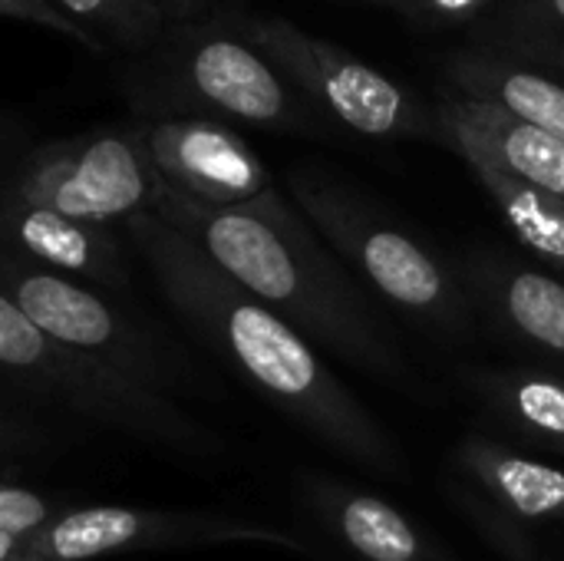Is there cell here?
Here are the masks:
<instances>
[{"label":"cell","mask_w":564,"mask_h":561,"mask_svg":"<svg viewBox=\"0 0 564 561\" xmlns=\"http://www.w3.org/2000/svg\"><path fill=\"white\" fill-rule=\"evenodd\" d=\"M122 235L142 255L175 317L268 407L357 470L383 483L413 479L410 453L304 334L152 212L126 218Z\"/></svg>","instance_id":"1"},{"label":"cell","mask_w":564,"mask_h":561,"mask_svg":"<svg viewBox=\"0 0 564 561\" xmlns=\"http://www.w3.org/2000/svg\"><path fill=\"white\" fill-rule=\"evenodd\" d=\"M149 212L182 231L208 261L284 317L321 354L400 393L420 390L410 357L360 281L278 188L245 205L215 208L159 182Z\"/></svg>","instance_id":"2"},{"label":"cell","mask_w":564,"mask_h":561,"mask_svg":"<svg viewBox=\"0 0 564 561\" xmlns=\"http://www.w3.org/2000/svg\"><path fill=\"white\" fill-rule=\"evenodd\" d=\"M288 188L364 291H373L433 341L469 344L479 334V314L459 265L380 198L321 165L291 169Z\"/></svg>","instance_id":"3"},{"label":"cell","mask_w":564,"mask_h":561,"mask_svg":"<svg viewBox=\"0 0 564 561\" xmlns=\"http://www.w3.org/2000/svg\"><path fill=\"white\" fill-rule=\"evenodd\" d=\"M119 76L135 119L205 116L294 136L330 129L324 112L235 26L231 10L175 26L149 53L122 60Z\"/></svg>","instance_id":"4"},{"label":"cell","mask_w":564,"mask_h":561,"mask_svg":"<svg viewBox=\"0 0 564 561\" xmlns=\"http://www.w3.org/2000/svg\"><path fill=\"white\" fill-rule=\"evenodd\" d=\"M0 374L36 393L56 397V403L106 430L198 460L225 456V440L172 397H162L116 374L102 360L53 341L7 294H0Z\"/></svg>","instance_id":"5"},{"label":"cell","mask_w":564,"mask_h":561,"mask_svg":"<svg viewBox=\"0 0 564 561\" xmlns=\"http://www.w3.org/2000/svg\"><path fill=\"white\" fill-rule=\"evenodd\" d=\"M0 294L53 341L102 360L162 397L175 400L178 393L202 390V377L185 350L93 284L36 268L0 248Z\"/></svg>","instance_id":"6"},{"label":"cell","mask_w":564,"mask_h":561,"mask_svg":"<svg viewBox=\"0 0 564 561\" xmlns=\"http://www.w3.org/2000/svg\"><path fill=\"white\" fill-rule=\"evenodd\" d=\"M235 26L304 93L327 122L367 139H440L436 106L410 86L357 60L330 40L311 36L284 17L231 10Z\"/></svg>","instance_id":"7"},{"label":"cell","mask_w":564,"mask_h":561,"mask_svg":"<svg viewBox=\"0 0 564 561\" xmlns=\"http://www.w3.org/2000/svg\"><path fill=\"white\" fill-rule=\"evenodd\" d=\"M155 188L159 175L142 149L135 119L30 145L0 172L3 202L50 208L96 225H122L149 212Z\"/></svg>","instance_id":"8"},{"label":"cell","mask_w":564,"mask_h":561,"mask_svg":"<svg viewBox=\"0 0 564 561\" xmlns=\"http://www.w3.org/2000/svg\"><path fill=\"white\" fill-rule=\"evenodd\" d=\"M274 546L294 555L314 549L278 526L248 522L221 513L185 509H139V506H73L43 532L33 536L30 555L36 561H96L132 552L198 549V546Z\"/></svg>","instance_id":"9"},{"label":"cell","mask_w":564,"mask_h":561,"mask_svg":"<svg viewBox=\"0 0 564 561\" xmlns=\"http://www.w3.org/2000/svg\"><path fill=\"white\" fill-rule=\"evenodd\" d=\"M463 281L489 331L535 367L564 374V281L502 248H469L459 261Z\"/></svg>","instance_id":"10"},{"label":"cell","mask_w":564,"mask_h":561,"mask_svg":"<svg viewBox=\"0 0 564 561\" xmlns=\"http://www.w3.org/2000/svg\"><path fill=\"white\" fill-rule=\"evenodd\" d=\"M135 129L159 182L192 202L228 208L274 188L261 155L228 122L205 116H165L135 119Z\"/></svg>","instance_id":"11"},{"label":"cell","mask_w":564,"mask_h":561,"mask_svg":"<svg viewBox=\"0 0 564 561\" xmlns=\"http://www.w3.org/2000/svg\"><path fill=\"white\" fill-rule=\"evenodd\" d=\"M297 499L354 561H459L449 546L390 499L324 473H301Z\"/></svg>","instance_id":"12"},{"label":"cell","mask_w":564,"mask_h":561,"mask_svg":"<svg viewBox=\"0 0 564 561\" xmlns=\"http://www.w3.org/2000/svg\"><path fill=\"white\" fill-rule=\"evenodd\" d=\"M436 142L453 149L463 162H486L564 198V139L558 136L459 93H446L436 103Z\"/></svg>","instance_id":"13"},{"label":"cell","mask_w":564,"mask_h":561,"mask_svg":"<svg viewBox=\"0 0 564 561\" xmlns=\"http://www.w3.org/2000/svg\"><path fill=\"white\" fill-rule=\"evenodd\" d=\"M0 248L99 291L129 294L132 288V271L112 225L79 222L50 208L0 198Z\"/></svg>","instance_id":"14"},{"label":"cell","mask_w":564,"mask_h":561,"mask_svg":"<svg viewBox=\"0 0 564 561\" xmlns=\"http://www.w3.org/2000/svg\"><path fill=\"white\" fill-rule=\"evenodd\" d=\"M449 463L456 479L479 489L525 529L564 532V466L482 433L463 436Z\"/></svg>","instance_id":"15"},{"label":"cell","mask_w":564,"mask_h":561,"mask_svg":"<svg viewBox=\"0 0 564 561\" xmlns=\"http://www.w3.org/2000/svg\"><path fill=\"white\" fill-rule=\"evenodd\" d=\"M466 393L509 433L564 460V374L545 367H459Z\"/></svg>","instance_id":"16"},{"label":"cell","mask_w":564,"mask_h":561,"mask_svg":"<svg viewBox=\"0 0 564 561\" xmlns=\"http://www.w3.org/2000/svg\"><path fill=\"white\" fill-rule=\"evenodd\" d=\"M449 93L492 103L552 136L564 139V73L522 63L509 53L473 46L446 63Z\"/></svg>","instance_id":"17"},{"label":"cell","mask_w":564,"mask_h":561,"mask_svg":"<svg viewBox=\"0 0 564 561\" xmlns=\"http://www.w3.org/2000/svg\"><path fill=\"white\" fill-rule=\"evenodd\" d=\"M479 185L489 192L496 208L502 212L506 225L525 245L535 261L555 268L564 274V198L555 192L535 188L529 182H519L486 162H466Z\"/></svg>","instance_id":"18"},{"label":"cell","mask_w":564,"mask_h":561,"mask_svg":"<svg viewBox=\"0 0 564 561\" xmlns=\"http://www.w3.org/2000/svg\"><path fill=\"white\" fill-rule=\"evenodd\" d=\"M476 43L564 73V0H502L482 20Z\"/></svg>","instance_id":"19"},{"label":"cell","mask_w":564,"mask_h":561,"mask_svg":"<svg viewBox=\"0 0 564 561\" xmlns=\"http://www.w3.org/2000/svg\"><path fill=\"white\" fill-rule=\"evenodd\" d=\"M449 499L466 516V522L492 546L506 561H552L542 539H535L532 529L516 522L509 513H502L492 499H486L479 489H473L463 479H449Z\"/></svg>","instance_id":"20"},{"label":"cell","mask_w":564,"mask_h":561,"mask_svg":"<svg viewBox=\"0 0 564 561\" xmlns=\"http://www.w3.org/2000/svg\"><path fill=\"white\" fill-rule=\"evenodd\" d=\"M73 23H79L102 53H122L126 60L142 56L155 46L152 33L122 0H50Z\"/></svg>","instance_id":"21"},{"label":"cell","mask_w":564,"mask_h":561,"mask_svg":"<svg viewBox=\"0 0 564 561\" xmlns=\"http://www.w3.org/2000/svg\"><path fill=\"white\" fill-rule=\"evenodd\" d=\"M63 513L66 509L59 506V499H53L46 493H36L30 486L0 483V536L33 539L50 522H56Z\"/></svg>","instance_id":"22"},{"label":"cell","mask_w":564,"mask_h":561,"mask_svg":"<svg viewBox=\"0 0 564 561\" xmlns=\"http://www.w3.org/2000/svg\"><path fill=\"white\" fill-rule=\"evenodd\" d=\"M139 20L142 26L152 33V40L159 43L165 33H172L175 26H185L192 20H202L215 10H225V0H122Z\"/></svg>","instance_id":"23"},{"label":"cell","mask_w":564,"mask_h":561,"mask_svg":"<svg viewBox=\"0 0 564 561\" xmlns=\"http://www.w3.org/2000/svg\"><path fill=\"white\" fill-rule=\"evenodd\" d=\"M502 0H406L400 13L423 26H459L486 20Z\"/></svg>","instance_id":"24"},{"label":"cell","mask_w":564,"mask_h":561,"mask_svg":"<svg viewBox=\"0 0 564 561\" xmlns=\"http://www.w3.org/2000/svg\"><path fill=\"white\" fill-rule=\"evenodd\" d=\"M0 17H13V20H23V23L46 26V30H53V33H59V36L86 46V50L102 53V46L79 23H73L63 10H56L50 0H0Z\"/></svg>","instance_id":"25"},{"label":"cell","mask_w":564,"mask_h":561,"mask_svg":"<svg viewBox=\"0 0 564 561\" xmlns=\"http://www.w3.org/2000/svg\"><path fill=\"white\" fill-rule=\"evenodd\" d=\"M30 149V129L20 116H10L0 109V172L13 165Z\"/></svg>","instance_id":"26"},{"label":"cell","mask_w":564,"mask_h":561,"mask_svg":"<svg viewBox=\"0 0 564 561\" xmlns=\"http://www.w3.org/2000/svg\"><path fill=\"white\" fill-rule=\"evenodd\" d=\"M30 450H33L30 433H26L20 423H13L10 417L0 413V463L20 460V456H26Z\"/></svg>","instance_id":"27"},{"label":"cell","mask_w":564,"mask_h":561,"mask_svg":"<svg viewBox=\"0 0 564 561\" xmlns=\"http://www.w3.org/2000/svg\"><path fill=\"white\" fill-rule=\"evenodd\" d=\"M33 539H20V536H0V561H17L20 555L30 552Z\"/></svg>","instance_id":"28"},{"label":"cell","mask_w":564,"mask_h":561,"mask_svg":"<svg viewBox=\"0 0 564 561\" xmlns=\"http://www.w3.org/2000/svg\"><path fill=\"white\" fill-rule=\"evenodd\" d=\"M367 3H383V7H393V10H403L406 0H367Z\"/></svg>","instance_id":"29"},{"label":"cell","mask_w":564,"mask_h":561,"mask_svg":"<svg viewBox=\"0 0 564 561\" xmlns=\"http://www.w3.org/2000/svg\"><path fill=\"white\" fill-rule=\"evenodd\" d=\"M17 561H36V559H33V555L26 552V555H20V559H17Z\"/></svg>","instance_id":"30"}]
</instances>
